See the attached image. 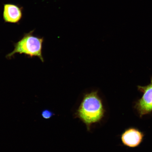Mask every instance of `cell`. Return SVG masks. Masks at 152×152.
Returning <instances> with one entry per match:
<instances>
[{"label":"cell","mask_w":152,"mask_h":152,"mask_svg":"<svg viewBox=\"0 0 152 152\" xmlns=\"http://www.w3.org/2000/svg\"><path fill=\"white\" fill-rule=\"evenodd\" d=\"M105 113V110L98 91H94L84 94L75 116L85 124L87 130L90 131L92 125L100 122Z\"/></svg>","instance_id":"6da1fadb"},{"label":"cell","mask_w":152,"mask_h":152,"mask_svg":"<svg viewBox=\"0 0 152 152\" xmlns=\"http://www.w3.org/2000/svg\"><path fill=\"white\" fill-rule=\"evenodd\" d=\"M34 31L33 30L24 34L21 39L14 43V50L7 55L6 58L10 59L15 54L18 53L24 54L31 58L37 57L42 62H44L42 53L44 38L34 36Z\"/></svg>","instance_id":"7a4b0ae2"},{"label":"cell","mask_w":152,"mask_h":152,"mask_svg":"<svg viewBox=\"0 0 152 152\" xmlns=\"http://www.w3.org/2000/svg\"><path fill=\"white\" fill-rule=\"evenodd\" d=\"M138 90L142 93V97L135 103L134 108L140 118L152 113V78L145 86H138Z\"/></svg>","instance_id":"3957f363"},{"label":"cell","mask_w":152,"mask_h":152,"mask_svg":"<svg viewBox=\"0 0 152 152\" xmlns=\"http://www.w3.org/2000/svg\"><path fill=\"white\" fill-rule=\"evenodd\" d=\"M144 134L137 128L131 127L125 130L121 134L122 143L130 148L138 147L143 141Z\"/></svg>","instance_id":"277c9868"},{"label":"cell","mask_w":152,"mask_h":152,"mask_svg":"<svg viewBox=\"0 0 152 152\" xmlns=\"http://www.w3.org/2000/svg\"><path fill=\"white\" fill-rule=\"evenodd\" d=\"M23 7L15 4H4L3 17L4 22L18 23L23 16Z\"/></svg>","instance_id":"5b68a950"},{"label":"cell","mask_w":152,"mask_h":152,"mask_svg":"<svg viewBox=\"0 0 152 152\" xmlns=\"http://www.w3.org/2000/svg\"><path fill=\"white\" fill-rule=\"evenodd\" d=\"M55 114L53 112L48 109L43 110L41 113L42 116L43 118L45 119H50Z\"/></svg>","instance_id":"8992f818"}]
</instances>
